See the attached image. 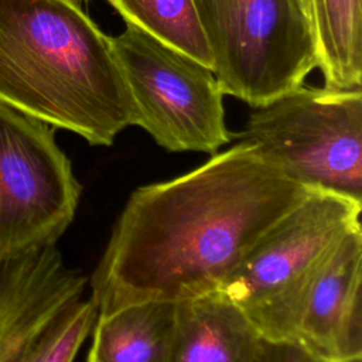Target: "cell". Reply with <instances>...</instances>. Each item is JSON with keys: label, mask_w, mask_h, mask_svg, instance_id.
<instances>
[{"label": "cell", "mask_w": 362, "mask_h": 362, "mask_svg": "<svg viewBox=\"0 0 362 362\" xmlns=\"http://www.w3.org/2000/svg\"><path fill=\"white\" fill-rule=\"evenodd\" d=\"M0 102L92 146L134 122L112 38L66 0H0Z\"/></svg>", "instance_id": "obj_2"}, {"label": "cell", "mask_w": 362, "mask_h": 362, "mask_svg": "<svg viewBox=\"0 0 362 362\" xmlns=\"http://www.w3.org/2000/svg\"><path fill=\"white\" fill-rule=\"evenodd\" d=\"M303 1H304L305 7H307V11H308V14H310V0H303ZM310 18H311V16H310Z\"/></svg>", "instance_id": "obj_17"}, {"label": "cell", "mask_w": 362, "mask_h": 362, "mask_svg": "<svg viewBox=\"0 0 362 362\" xmlns=\"http://www.w3.org/2000/svg\"><path fill=\"white\" fill-rule=\"evenodd\" d=\"M362 202L311 191L242 259L219 287L273 344H293L307 294L337 245L361 226Z\"/></svg>", "instance_id": "obj_3"}, {"label": "cell", "mask_w": 362, "mask_h": 362, "mask_svg": "<svg viewBox=\"0 0 362 362\" xmlns=\"http://www.w3.org/2000/svg\"><path fill=\"white\" fill-rule=\"evenodd\" d=\"M296 344L321 362L362 358V229L348 232L304 301Z\"/></svg>", "instance_id": "obj_9"}, {"label": "cell", "mask_w": 362, "mask_h": 362, "mask_svg": "<svg viewBox=\"0 0 362 362\" xmlns=\"http://www.w3.org/2000/svg\"><path fill=\"white\" fill-rule=\"evenodd\" d=\"M311 191L240 140L192 171L134 189L90 277L98 315L218 291Z\"/></svg>", "instance_id": "obj_1"}, {"label": "cell", "mask_w": 362, "mask_h": 362, "mask_svg": "<svg viewBox=\"0 0 362 362\" xmlns=\"http://www.w3.org/2000/svg\"><path fill=\"white\" fill-rule=\"evenodd\" d=\"M344 362H362V358H354V359H349V361H344Z\"/></svg>", "instance_id": "obj_18"}, {"label": "cell", "mask_w": 362, "mask_h": 362, "mask_svg": "<svg viewBox=\"0 0 362 362\" xmlns=\"http://www.w3.org/2000/svg\"><path fill=\"white\" fill-rule=\"evenodd\" d=\"M266 362H321L308 355L296 342L274 344Z\"/></svg>", "instance_id": "obj_15"}, {"label": "cell", "mask_w": 362, "mask_h": 362, "mask_svg": "<svg viewBox=\"0 0 362 362\" xmlns=\"http://www.w3.org/2000/svg\"><path fill=\"white\" fill-rule=\"evenodd\" d=\"M298 184L362 202V90L298 86L238 134Z\"/></svg>", "instance_id": "obj_5"}, {"label": "cell", "mask_w": 362, "mask_h": 362, "mask_svg": "<svg viewBox=\"0 0 362 362\" xmlns=\"http://www.w3.org/2000/svg\"><path fill=\"white\" fill-rule=\"evenodd\" d=\"M112 44L132 96L133 126L174 153L215 154L232 140L223 92L209 68L132 24Z\"/></svg>", "instance_id": "obj_6"}, {"label": "cell", "mask_w": 362, "mask_h": 362, "mask_svg": "<svg viewBox=\"0 0 362 362\" xmlns=\"http://www.w3.org/2000/svg\"><path fill=\"white\" fill-rule=\"evenodd\" d=\"M273 345L214 291L175 303L167 362H266Z\"/></svg>", "instance_id": "obj_10"}, {"label": "cell", "mask_w": 362, "mask_h": 362, "mask_svg": "<svg viewBox=\"0 0 362 362\" xmlns=\"http://www.w3.org/2000/svg\"><path fill=\"white\" fill-rule=\"evenodd\" d=\"M79 197L55 129L0 102V259L55 245Z\"/></svg>", "instance_id": "obj_7"}, {"label": "cell", "mask_w": 362, "mask_h": 362, "mask_svg": "<svg viewBox=\"0 0 362 362\" xmlns=\"http://www.w3.org/2000/svg\"><path fill=\"white\" fill-rule=\"evenodd\" d=\"M223 95L250 107L303 85L318 68L303 0H192Z\"/></svg>", "instance_id": "obj_4"}, {"label": "cell", "mask_w": 362, "mask_h": 362, "mask_svg": "<svg viewBox=\"0 0 362 362\" xmlns=\"http://www.w3.org/2000/svg\"><path fill=\"white\" fill-rule=\"evenodd\" d=\"M86 283L55 245L1 257L0 362H24L51 320L82 297Z\"/></svg>", "instance_id": "obj_8"}, {"label": "cell", "mask_w": 362, "mask_h": 362, "mask_svg": "<svg viewBox=\"0 0 362 362\" xmlns=\"http://www.w3.org/2000/svg\"><path fill=\"white\" fill-rule=\"evenodd\" d=\"M310 16L324 86L335 89L361 88V0H310Z\"/></svg>", "instance_id": "obj_12"}, {"label": "cell", "mask_w": 362, "mask_h": 362, "mask_svg": "<svg viewBox=\"0 0 362 362\" xmlns=\"http://www.w3.org/2000/svg\"><path fill=\"white\" fill-rule=\"evenodd\" d=\"M96 318L98 307L92 298L72 301L45 327L24 362H72Z\"/></svg>", "instance_id": "obj_14"}, {"label": "cell", "mask_w": 362, "mask_h": 362, "mask_svg": "<svg viewBox=\"0 0 362 362\" xmlns=\"http://www.w3.org/2000/svg\"><path fill=\"white\" fill-rule=\"evenodd\" d=\"M132 24L212 71V57L192 0H107Z\"/></svg>", "instance_id": "obj_13"}, {"label": "cell", "mask_w": 362, "mask_h": 362, "mask_svg": "<svg viewBox=\"0 0 362 362\" xmlns=\"http://www.w3.org/2000/svg\"><path fill=\"white\" fill-rule=\"evenodd\" d=\"M175 303L144 301L98 315L86 362H167Z\"/></svg>", "instance_id": "obj_11"}, {"label": "cell", "mask_w": 362, "mask_h": 362, "mask_svg": "<svg viewBox=\"0 0 362 362\" xmlns=\"http://www.w3.org/2000/svg\"><path fill=\"white\" fill-rule=\"evenodd\" d=\"M66 1H69V3H72L75 6H78V7H82V4H85L89 0H66Z\"/></svg>", "instance_id": "obj_16"}]
</instances>
